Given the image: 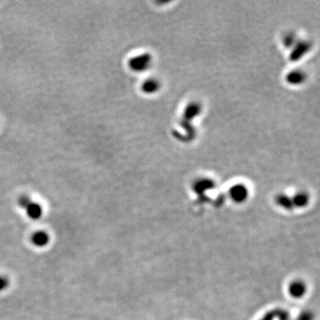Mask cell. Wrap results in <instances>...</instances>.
Here are the masks:
<instances>
[{
    "mask_svg": "<svg viewBox=\"0 0 320 320\" xmlns=\"http://www.w3.org/2000/svg\"><path fill=\"white\" fill-rule=\"evenodd\" d=\"M160 88L159 81L155 79H149L143 82L142 84V89L145 94H155Z\"/></svg>",
    "mask_w": 320,
    "mask_h": 320,
    "instance_id": "8992f818",
    "label": "cell"
},
{
    "mask_svg": "<svg viewBox=\"0 0 320 320\" xmlns=\"http://www.w3.org/2000/svg\"><path fill=\"white\" fill-rule=\"evenodd\" d=\"M248 189L244 184H236L230 189L231 200L236 203H243L248 198Z\"/></svg>",
    "mask_w": 320,
    "mask_h": 320,
    "instance_id": "7a4b0ae2",
    "label": "cell"
},
{
    "mask_svg": "<svg viewBox=\"0 0 320 320\" xmlns=\"http://www.w3.org/2000/svg\"><path fill=\"white\" fill-rule=\"evenodd\" d=\"M284 44L286 47H293L294 45H296V37L294 36V34H288L284 37Z\"/></svg>",
    "mask_w": 320,
    "mask_h": 320,
    "instance_id": "4fadbf2b",
    "label": "cell"
},
{
    "mask_svg": "<svg viewBox=\"0 0 320 320\" xmlns=\"http://www.w3.org/2000/svg\"><path fill=\"white\" fill-rule=\"evenodd\" d=\"M309 200H310L309 195L305 192H299L292 198L293 205L296 207H304L305 205H308Z\"/></svg>",
    "mask_w": 320,
    "mask_h": 320,
    "instance_id": "9c48e42d",
    "label": "cell"
},
{
    "mask_svg": "<svg viewBox=\"0 0 320 320\" xmlns=\"http://www.w3.org/2000/svg\"><path fill=\"white\" fill-rule=\"evenodd\" d=\"M307 291V286L303 281L296 280L290 284L288 287L289 294L294 298H301L303 297Z\"/></svg>",
    "mask_w": 320,
    "mask_h": 320,
    "instance_id": "3957f363",
    "label": "cell"
},
{
    "mask_svg": "<svg viewBox=\"0 0 320 320\" xmlns=\"http://www.w3.org/2000/svg\"><path fill=\"white\" fill-rule=\"evenodd\" d=\"M49 236L45 231H37L33 234L32 241L36 247H42L47 246L49 242Z\"/></svg>",
    "mask_w": 320,
    "mask_h": 320,
    "instance_id": "52a82bcc",
    "label": "cell"
},
{
    "mask_svg": "<svg viewBox=\"0 0 320 320\" xmlns=\"http://www.w3.org/2000/svg\"><path fill=\"white\" fill-rule=\"evenodd\" d=\"M313 320V314L310 311H303L300 314L299 317L295 320Z\"/></svg>",
    "mask_w": 320,
    "mask_h": 320,
    "instance_id": "5bb4252c",
    "label": "cell"
},
{
    "mask_svg": "<svg viewBox=\"0 0 320 320\" xmlns=\"http://www.w3.org/2000/svg\"><path fill=\"white\" fill-rule=\"evenodd\" d=\"M276 202H277V204L279 206L283 207V208L286 209V210H290V209H292L294 207L292 198H290L287 195H278V197L276 198Z\"/></svg>",
    "mask_w": 320,
    "mask_h": 320,
    "instance_id": "8fae6325",
    "label": "cell"
},
{
    "mask_svg": "<svg viewBox=\"0 0 320 320\" xmlns=\"http://www.w3.org/2000/svg\"><path fill=\"white\" fill-rule=\"evenodd\" d=\"M7 286H8V279L5 277L0 276V292L6 288Z\"/></svg>",
    "mask_w": 320,
    "mask_h": 320,
    "instance_id": "2e32d148",
    "label": "cell"
},
{
    "mask_svg": "<svg viewBox=\"0 0 320 320\" xmlns=\"http://www.w3.org/2000/svg\"><path fill=\"white\" fill-rule=\"evenodd\" d=\"M275 317H278V310L269 311L260 320H274Z\"/></svg>",
    "mask_w": 320,
    "mask_h": 320,
    "instance_id": "9a60e30c",
    "label": "cell"
},
{
    "mask_svg": "<svg viewBox=\"0 0 320 320\" xmlns=\"http://www.w3.org/2000/svg\"><path fill=\"white\" fill-rule=\"evenodd\" d=\"M214 186L215 185L211 180L202 179V180L197 181V183L194 184V190L199 194H203L205 190L207 191L208 189L214 188Z\"/></svg>",
    "mask_w": 320,
    "mask_h": 320,
    "instance_id": "ba28073f",
    "label": "cell"
},
{
    "mask_svg": "<svg viewBox=\"0 0 320 320\" xmlns=\"http://www.w3.org/2000/svg\"><path fill=\"white\" fill-rule=\"evenodd\" d=\"M25 211H26L27 215L32 220H37L43 215L42 206L38 203L33 202V201L27 205Z\"/></svg>",
    "mask_w": 320,
    "mask_h": 320,
    "instance_id": "5b68a950",
    "label": "cell"
},
{
    "mask_svg": "<svg viewBox=\"0 0 320 320\" xmlns=\"http://www.w3.org/2000/svg\"><path fill=\"white\" fill-rule=\"evenodd\" d=\"M32 201V199H31L29 196H27V195H22V196H21V197L19 198V200H18V205H19V206L21 207V208L25 209L27 205H29Z\"/></svg>",
    "mask_w": 320,
    "mask_h": 320,
    "instance_id": "7c38bea8",
    "label": "cell"
},
{
    "mask_svg": "<svg viewBox=\"0 0 320 320\" xmlns=\"http://www.w3.org/2000/svg\"><path fill=\"white\" fill-rule=\"evenodd\" d=\"M305 79H306V75L304 72L299 69L292 70L286 76V81L288 82L289 84H293V85L303 84L305 81Z\"/></svg>",
    "mask_w": 320,
    "mask_h": 320,
    "instance_id": "277c9868",
    "label": "cell"
},
{
    "mask_svg": "<svg viewBox=\"0 0 320 320\" xmlns=\"http://www.w3.org/2000/svg\"><path fill=\"white\" fill-rule=\"evenodd\" d=\"M152 58L149 53H142L132 58L129 61V68L135 72H143L151 67Z\"/></svg>",
    "mask_w": 320,
    "mask_h": 320,
    "instance_id": "6da1fadb",
    "label": "cell"
},
{
    "mask_svg": "<svg viewBox=\"0 0 320 320\" xmlns=\"http://www.w3.org/2000/svg\"><path fill=\"white\" fill-rule=\"evenodd\" d=\"M297 46L296 48H294L293 54L291 55L293 57V60H297L302 58V56L308 52V50L310 49V45L308 42H300L296 43Z\"/></svg>",
    "mask_w": 320,
    "mask_h": 320,
    "instance_id": "30bf717a",
    "label": "cell"
}]
</instances>
